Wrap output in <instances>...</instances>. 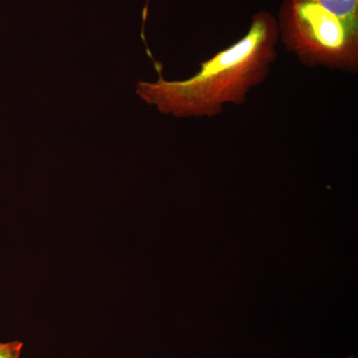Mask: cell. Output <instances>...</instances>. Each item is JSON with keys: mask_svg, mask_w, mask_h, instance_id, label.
<instances>
[{"mask_svg": "<svg viewBox=\"0 0 358 358\" xmlns=\"http://www.w3.org/2000/svg\"><path fill=\"white\" fill-rule=\"evenodd\" d=\"M278 21L260 11L252 17L248 32L227 48L200 63L188 79L169 81L162 64L152 58L157 82L138 81L136 94L162 114L176 117H211L222 114L226 105L241 106L250 92L267 79L278 57Z\"/></svg>", "mask_w": 358, "mask_h": 358, "instance_id": "6da1fadb", "label": "cell"}, {"mask_svg": "<svg viewBox=\"0 0 358 358\" xmlns=\"http://www.w3.org/2000/svg\"><path fill=\"white\" fill-rule=\"evenodd\" d=\"M279 37L301 64L357 74L358 29L310 0H284Z\"/></svg>", "mask_w": 358, "mask_h": 358, "instance_id": "7a4b0ae2", "label": "cell"}, {"mask_svg": "<svg viewBox=\"0 0 358 358\" xmlns=\"http://www.w3.org/2000/svg\"><path fill=\"white\" fill-rule=\"evenodd\" d=\"M358 29V0H310Z\"/></svg>", "mask_w": 358, "mask_h": 358, "instance_id": "3957f363", "label": "cell"}, {"mask_svg": "<svg viewBox=\"0 0 358 358\" xmlns=\"http://www.w3.org/2000/svg\"><path fill=\"white\" fill-rule=\"evenodd\" d=\"M22 346L20 341L0 343V358H20Z\"/></svg>", "mask_w": 358, "mask_h": 358, "instance_id": "277c9868", "label": "cell"}]
</instances>
